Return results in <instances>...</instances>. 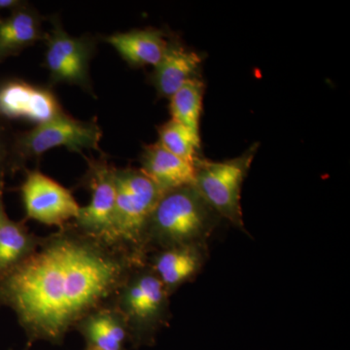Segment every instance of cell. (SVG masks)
Returning a JSON list of instances; mask_svg holds the SVG:
<instances>
[{
  "instance_id": "cell-12",
  "label": "cell",
  "mask_w": 350,
  "mask_h": 350,
  "mask_svg": "<svg viewBox=\"0 0 350 350\" xmlns=\"http://www.w3.org/2000/svg\"><path fill=\"white\" fill-rule=\"evenodd\" d=\"M202 57L178 44L169 43L160 63L152 75V84L162 98H170L186 83L195 79Z\"/></svg>"
},
{
  "instance_id": "cell-3",
  "label": "cell",
  "mask_w": 350,
  "mask_h": 350,
  "mask_svg": "<svg viewBox=\"0 0 350 350\" xmlns=\"http://www.w3.org/2000/svg\"><path fill=\"white\" fill-rule=\"evenodd\" d=\"M167 294L152 269L131 271L122 283L111 306L125 321L133 347L153 342L156 332L165 321Z\"/></svg>"
},
{
  "instance_id": "cell-11",
  "label": "cell",
  "mask_w": 350,
  "mask_h": 350,
  "mask_svg": "<svg viewBox=\"0 0 350 350\" xmlns=\"http://www.w3.org/2000/svg\"><path fill=\"white\" fill-rule=\"evenodd\" d=\"M140 170L163 193L194 185L196 163L174 155L159 142L144 147Z\"/></svg>"
},
{
  "instance_id": "cell-19",
  "label": "cell",
  "mask_w": 350,
  "mask_h": 350,
  "mask_svg": "<svg viewBox=\"0 0 350 350\" xmlns=\"http://www.w3.org/2000/svg\"><path fill=\"white\" fill-rule=\"evenodd\" d=\"M158 142L165 150L189 163H196L200 160V135L174 120H170L159 128Z\"/></svg>"
},
{
  "instance_id": "cell-2",
  "label": "cell",
  "mask_w": 350,
  "mask_h": 350,
  "mask_svg": "<svg viewBox=\"0 0 350 350\" xmlns=\"http://www.w3.org/2000/svg\"><path fill=\"white\" fill-rule=\"evenodd\" d=\"M213 213L194 185L163 193L147 223L144 241L162 250L195 244L211 230Z\"/></svg>"
},
{
  "instance_id": "cell-22",
  "label": "cell",
  "mask_w": 350,
  "mask_h": 350,
  "mask_svg": "<svg viewBox=\"0 0 350 350\" xmlns=\"http://www.w3.org/2000/svg\"><path fill=\"white\" fill-rule=\"evenodd\" d=\"M4 209V204H2L1 206H0V213H1L2 211Z\"/></svg>"
},
{
  "instance_id": "cell-13",
  "label": "cell",
  "mask_w": 350,
  "mask_h": 350,
  "mask_svg": "<svg viewBox=\"0 0 350 350\" xmlns=\"http://www.w3.org/2000/svg\"><path fill=\"white\" fill-rule=\"evenodd\" d=\"M44 38L41 16L25 3L8 17L0 18V62L16 56Z\"/></svg>"
},
{
  "instance_id": "cell-5",
  "label": "cell",
  "mask_w": 350,
  "mask_h": 350,
  "mask_svg": "<svg viewBox=\"0 0 350 350\" xmlns=\"http://www.w3.org/2000/svg\"><path fill=\"white\" fill-rule=\"evenodd\" d=\"M101 137L103 131L96 120L82 121L64 112L51 121L15 135L13 154L16 170L23 167L25 161L39 158L57 147H66L77 153L98 150Z\"/></svg>"
},
{
  "instance_id": "cell-10",
  "label": "cell",
  "mask_w": 350,
  "mask_h": 350,
  "mask_svg": "<svg viewBox=\"0 0 350 350\" xmlns=\"http://www.w3.org/2000/svg\"><path fill=\"white\" fill-rule=\"evenodd\" d=\"M57 96L48 88L22 80H9L0 84V117L24 120L36 126L63 114Z\"/></svg>"
},
{
  "instance_id": "cell-17",
  "label": "cell",
  "mask_w": 350,
  "mask_h": 350,
  "mask_svg": "<svg viewBox=\"0 0 350 350\" xmlns=\"http://www.w3.org/2000/svg\"><path fill=\"white\" fill-rule=\"evenodd\" d=\"M38 239L24 223L11 220L5 208L0 213V280L34 250Z\"/></svg>"
},
{
  "instance_id": "cell-21",
  "label": "cell",
  "mask_w": 350,
  "mask_h": 350,
  "mask_svg": "<svg viewBox=\"0 0 350 350\" xmlns=\"http://www.w3.org/2000/svg\"><path fill=\"white\" fill-rule=\"evenodd\" d=\"M27 2L22 1V0H0V12L3 11H8V12H13L16 9L20 8Z\"/></svg>"
},
{
  "instance_id": "cell-14",
  "label": "cell",
  "mask_w": 350,
  "mask_h": 350,
  "mask_svg": "<svg viewBox=\"0 0 350 350\" xmlns=\"http://www.w3.org/2000/svg\"><path fill=\"white\" fill-rule=\"evenodd\" d=\"M105 41L131 66L155 68L169 46L162 32L153 29L117 32L108 36Z\"/></svg>"
},
{
  "instance_id": "cell-18",
  "label": "cell",
  "mask_w": 350,
  "mask_h": 350,
  "mask_svg": "<svg viewBox=\"0 0 350 350\" xmlns=\"http://www.w3.org/2000/svg\"><path fill=\"white\" fill-rule=\"evenodd\" d=\"M204 86L200 80H191L170 98L172 119L200 135Z\"/></svg>"
},
{
  "instance_id": "cell-16",
  "label": "cell",
  "mask_w": 350,
  "mask_h": 350,
  "mask_svg": "<svg viewBox=\"0 0 350 350\" xmlns=\"http://www.w3.org/2000/svg\"><path fill=\"white\" fill-rule=\"evenodd\" d=\"M195 244L163 250L153 262L154 273L167 292L187 282L199 271L202 258Z\"/></svg>"
},
{
  "instance_id": "cell-9",
  "label": "cell",
  "mask_w": 350,
  "mask_h": 350,
  "mask_svg": "<svg viewBox=\"0 0 350 350\" xmlns=\"http://www.w3.org/2000/svg\"><path fill=\"white\" fill-rule=\"evenodd\" d=\"M86 182L91 191V202L80 207L73 224L89 236L110 243L113 213L116 200L115 167L105 159L88 161ZM112 244V243H111Z\"/></svg>"
},
{
  "instance_id": "cell-1",
  "label": "cell",
  "mask_w": 350,
  "mask_h": 350,
  "mask_svg": "<svg viewBox=\"0 0 350 350\" xmlns=\"http://www.w3.org/2000/svg\"><path fill=\"white\" fill-rule=\"evenodd\" d=\"M131 262L128 251L66 224L0 280V306L13 310L29 345H62L87 315L111 306Z\"/></svg>"
},
{
  "instance_id": "cell-15",
  "label": "cell",
  "mask_w": 350,
  "mask_h": 350,
  "mask_svg": "<svg viewBox=\"0 0 350 350\" xmlns=\"http://www.w3.org/2000/svg\"><path fill=\"white\" fill-rule=\"evenodd\" d=\"M75 329L81 334L89 349L126 350L129 342L125 321L111 306L90 313Z\"/></svg>"
},
{
  "instance_id": "cell-7",
  "label": "cell",
  "mask_w": 350,
  "mask_h": 350,
  "mask_svg": "<svg viewBox=\"0 0 350 350\" xmlns=\"http://www.w3.org/2000/svg\"><path fill=\"white\" fill-rule=\"evenodd\" d=\"M46 68L52 84L73 85L93 94L90 64L96 51L93 36H72L64 29L61 21L52 19V29L45 33Z\"/></svg>"
},
{
  "instance_id": "cell-8",
  "label": "cell",
  "mask_w": 350,
  "mask_h": 350,
  "mask_svg": "<svg viewBox=\"0 0 350 350\" xmlns=\"http://www.w3.org/2000/svg\"><path fill=\"white\" fill-rule=\"evenodd\" d=\"M27 217L62 228L75 221L80 206L70 191L38 170L27 172L21 186Z\"/></svg>"
},
{
  "instance_id": "cell-6",
  "label": "cell",
  "mask_w": 350,
  "mask_h": 350,
  "mask_svg": "<svg viewBox=\"0 0 350 350\" xmlns=\"http://www.w3.org/2000/svg\"><path fill=\"white\" fill-rule=\"evenodd\" d=\"M257 148V144L252 145L243 155L225 162L196 163V190L214 213L236 225H243L241 187Z\"/></svg>"
},
{
  "instance_id": "cell-23",
  "label": "cell",
  "mask_w": 350,
  "mask_h": 350,
  "mask_svg": "<svg viewBox=\"0 0 350 350\" xmlns=\"http://www.w3.org/2000/svg\"><path fill=\"white\" fill-rule=\"evenodd\" d=\"M3 204V197L0 198V206Z\"/></svg>"
},
{
  "instance_id": "cell-24",
  "label": "cell",
  "mask_w": 350,
  "mask_h": 350,
  "mask_svg": "<svg viewBox=\"0 0 350 350\" xmlns=\"http://www.w3.org/2000/svg\"><path fill=\"white\" fill-rule=\"evenodd\" d=\"M85 350H98V349H89V347H87V349H85Z\"/></svg>"
},
{
  "instance_id": "cell-20",
  "label": "cell",
  "mask_w": 350,
  "mask_h": 350,
  "mask_svg": "<svg viewBox=\"0 0 350 350\" xmlns=\"http://www.w3.org/2000/svg\"><path fill=\"white\" fill-rule=\"evenodd\" d=\"M4 121L0 117V198L3 197L7 175L16 170L13 154L15 135L11 133Z\"/></svg>"
},
{
  "instance_id": "cell-4",
  "label": "cell",
  "mask_w": 350,
  "mask_h": 350,
  "mask_svg": "<svg viewBox=\"0 0 350 350\" xmlns=\"http://www.w3.org/2000/svg\"><path fill=\"white\" fill-rule=\"evenodd\" d=\"M116 200L110 243L129 252L144 241L151 213L163 193L140 170L115 169Z\"/></svg>"
}]
</instances>
